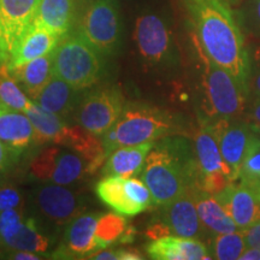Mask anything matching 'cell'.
Returning <instances> with one entry per match:
<instances>
[{
  "instance_id": "obj_1",
  "label": "cell",
  "mask_w": 260,
  "mask_h": 260,
  "mask_svg": "<svg viewBox=\"0 0 260 260\" xmlns=\"http://www.w3.org/2000/svg\"><path fill=\"white\" fill-rule=\"evenodd\" d=\"M182 3L199 53L232 74L248 92L249 52L243 29L229 0Z\"/></svg>"
},
{
  "instance_id": "obj_2",
  "label": "cell",
  "mask_w": 260,
  "mask_h": 260,
  "mask_svg": "<svg viewBox=\"0 0 260 260\" xmlns=\"http://www.w3.org/2000/svg\"><path fill=\"white\" fill-rule=\"evenodd\" d=\"M154 206H162L191 188L199 187L200 171L194 144L180 135H168L155 141L142 169Z\"/></svg>"
},
{
  "instance_id": "obj_3",
  "label": "cell",
  "mask_w": 260,
  "mask_h": 260,
  "mask_svg": "<svg viewBox=\"0 0 260 260\" xmlns=\"http://www.w3.org/2000/svg\"><path fill=\"white\" fill-rule=\"evenodd\" d=\"M178 121L167 110L147 103H126L121 117L103 135L105 159L118 147L158 141L177 132Z\"/></svg>"
},
{
  "instance_id": "obj_4",
  "label": "cell",
  "mask_w": 260,
  "mask_h": 260,
  "mask_svg": "<svg viewBox=\"0 0 260 260\" xmlns=\"http://www.w3.org/2000/svg\"><path fill=\"white\" fill-rule=\"evenodd\" d=\"M200 58L204 67L203 88L206 103V113L201 117V122L241 118L248 104V92L222 67L201 53Z\"/></svg>"
},
{
  "instance_id": "obj_5",
  "label": "cell",
  "mask_w": 260,
  "mask_h": 260,
  "mask_svg": "<svg viewBox=\"0 0 260 260\" xmlns=\"http://www.w3.org/2000/svg\"><path fill=\"white\" fill-rule=\"evenodd\" d=\"M100 56L77 32L65 35L54 50V75L79 90L89 88L102 77Z\"/></svg>"
},
{
  "instance_id": "obj_6",
  "label": "cell",
  "mask_w": 260,
  "mask_h": 260,
  "mask_svg": "<svg viewBox=\"0 0 260 260\" xmlns=\"http://www.w3.org/2000/svg\"><path fill=\"white\" fill-rule=\"evenodd\" d=\"M134 39L142 60L155 69H172L178 54L169 24L161 16L145 14L136 19Z\"/></svg>"
},
{
  "instance_id": "obj_7",
  "label": "cell",
  "mask_w": 260,
  "mask_h": 260,
  "mask_svg": "<svg viewBox=\"0 0 260 260\" xmlns=\"http://www.w3.org/2000/svg\"><path fill=\"white\" fill-rule=\"evenodd\" d=\"M77 34L100 54L115 53L121 35L117 0H90L81 18Z\"/></svg>"
},
{
  "instance_id": "obj_8",
  "label": "cell",
  "mask_w": 260,
  "mask_h": 260,
  "mask_svg": "<svg viewBox=\"0 0 260 260\" xmlns=\"http://www.w3.org/2000/svg\"><path fill=\"white\" fill-rule=\"evenodd\" d=\"M125 106L124 96L116 87H105L86 94L76 110V121L96 136L105 135Z\"/></svg>"
},
{
  "instance_id": "obj_9",
  "label": "cell",
  "mask_w": 260,
  "mask_h": 260,
  "mask_svg": "<svg viewBox=\"0 0 260 260\" xmlns=\"http://www.w3.org/2000/svg\"><path fill=\"white\" fill-rule=\"evenodd\" d=\"M193 144L200 171L199 188L214 195L223 190L229 183L235 182L232 170L220 153L218 142L209 126L204 123H201V126L198 129Z\"/></svg>"
},
{
  "instance_id": "obj_10",
  "label": "cell",
  "mask_w": 260,
  "mask_h": 260,
  "mask_svg": "<svg viewBox=\"0 0 260 260\" xmlns=\"http://www.w3.org/2000/svg\"><path fill=\"white\" fill-rule=\"evenodd\" d=\"M84 159L77 152L61 147H48L41 151L30 164L32 176L40 181L69 186L82 177L86 171Z\"/></svg>"
},
{
  "instance_id": "obj_11",
  "label": "cell",
  "mask_w": 260,
  "mask_h": 260,
  "mask_svg": "<svg viewBox=\"0 0 260 260\" xmlns=\"http://www.w3.org/2000/svg\"><path fill=\"white\" fill-rule=\"evenodd\" d=\"M204 123L209 126L218 142L220 153L225 164L232 170L235 181H239L240 169L243 158L248 148L249 142L254 135L248 121L241 118L217 119V121Z\"/></svg>"
},
{
  "instance_id": "obj_12",
  "label": "cell",
  "mask_w": 260,
  "mask_h": 260,
  "mask_svg": "<svg viewBox=\"0 0 260 260\" xmlns=\"http://www.w3.org/2000/svg\"><path fill=\"white\" fill-rule=\"evenodd\" d=\"M191 189L184 191L169 204L159 206V222L167 228L169 235L188 239H201L209 235L200 220Z\"/></svg>"
},
{
  "instance_id": "obj_13",
  "label": "cell",
  "mask_w": 260,
  "mask_h": 260,
  "mask_svg": "<svg viewBox=\"0 0 260 260\" xmlns=\"http://www.w3.org/2000/svg\"><path fill=\"white\" fill-rule=\"evenodd\" d=\"M214 198L232 217L239 230H246L260 220V198L252 187L240 181L232 182L214 194Z\"/></svg>"
},
{
  "instance_id": "obj_14",
  "label": "cell",
  "mask_w": 260,
  "mask_h": 260,
  "mask_svg": "<svg viewBox=\"0 0 260 260\" xmlns=\"http://www.w3.org/2000/svg\"><path fill=\"white\" fill-rule=\"evenodd\" d=\"M35 203L42 216L57 224L70 223L82 212V203L77 194L56 183L39 188Z\"/></svg>"
},
{
  "instance_id": "obj_15",
  "label": "cell",
  "mask_w": 260,
  "mask_h": 260,
  "mask_svg": "<svg viewBox=\"0 0 260 260\" xmlns=\"http://www.w3.org/2000/svg\"><path fill=\"white\" fill-rule=\"evenodd\" d=\"M99 213H83L69 223L64 234V242L58 254L61 258H88L99 251L95 241V229Z\"/></svg>"
},
{
  "instance_id": "obj_16",
  "label": "cell",
  "mask_w": 260,
  "mask_h": 260,
  "mask_svg": "<svg viewBox=\"0 0 260 260\" xmlns=\"http://www.w3.org/2000/svg\"><path fill=\"white\" fill-rule=\"evenodd\" d=\"M60 40L61 38L48 29L31 23L11 51L8 70L18 69L29 61L51 53L56 50Z\"/></svg>"
},
{
  "instance_id": "obj_17",
  "label": "cell",
  "mask_w": 260,
  "mask_h": 260,
  "mask_svg": "<svg viewBox=\"0 0 260 260\" xmlns=\"http://www.w3.org/2000/svg\"><path fill=\"white\" fill-rule=\"evenodd\" d=\"M149 258L154 260H205L212 259L206 245L199 239L167 235L153 240L146 247Z\"/></svg>"
},
{
  "instance_id": "obj_18",
  "label": "cell",
  "mask_w": 260,
  "mask_h": 260,
  "mask_svg": "<svg viewBox=\"0 0 260 260\" xmlns=\"http://www.w3.org/2000/svg\"><path fill=\"white\" fill-rule=\"evenodd\" d=\"M0 140L8 146L15 157L37 141L34 126L24 112L0 106Z\"/></svg>"
},
{
  "instance_id": "obj_19",
  "label": "cell",
  "mask_w": 260,
  "mask_h": 260,
  "mask_svg": "<svg viewBox=\"0 0 260 260\" xmlns=\"http://www.w3.org/2000/svg\"><path fill=\"white\" fill-rule=\"evenodd\" d=\"M34 102L48 112L67 118L80 105V90L54 75L38 94Z\"/></svg>"
},
{
  "instance_id": "obj_20",
  "label": "cell",
  "mask_w": 260,
  "mask_h": 260,
  "mask_svg": "<svg viewBox=\"0 0 260 260\" xmlns=\"http://www.w3.org/2000/svg\"><path fill=\"white\" fill-rule=\"evenodd\" d=\"M40 0H0V17L4 24L10 53L31 24Z\"/></svg>"
},
{
  "instance_id": "obj_21",
  "label": "cell",
  "mask_w": 260,
  "mask_h": 260,
  "mask_svg": "<svg viewBox=\"0 0 260 260\" xmlns=\"http://www.w3.org/2000/svg\"><path fill=\"white\" fill-rule=\"evenodd\" d=\"M200 220L209 235L234 233L239 228L213 194L195 187L191 189Z\"/></svg>"
},
{
  "instance_id": "obj_22",
  "label": "cell",
  "mask_w": 260,
  "mask_h": 260,
  "mask_svg": "<svg viewBox=\"0 0 260 260\" xmlns=\"http://www.w3.org/2000/svg\"><path fill=\"white\" fill-rule=\"evenodd\" d=\"M155 141L144 142L135 146H124L118 147L106 159L103 174L105 176L113 175L123 178L134 177L144 169L146 158Z\"/></svg>"
},
{
  "instance_id": "obj_23",
  "label": "cell",
  "mask_w": 260,
  "mask_h": 260,
  "mask_svg": "<svg viewBox=\"0 0 260 260\" xmlns=\"http://www.w3.org/2000/svg\"><path fill=\"white\" fill-rule=\"evenodd\" d=\"M75 0H40L31 23L46 28L63 39L74 19Z\"/></svg>"
},
{
  "instance_id": "obj_24",
  "label": "cell",
  "mask_w": 260,
  "mask_h": 260,
  "mask_svg": "<svg viewBox=\"0 0 260 260\" xmlns=\"http://www.w3.org/2000/svg\"><path fill=\"white\" fill-rule=\"evenodd\" d=\"M95 194L104 205L122 216L133 217L144 212L141 207L130 199L125 189V178L121 176H105L98 182Z\"/></svg>"
},
{
  "instance_id": "obj_25",
  "label": "cell",
  "mask_w": 260,
  "mask_h": 260,
  "mask_svg": "<svg viewBox=\"0 0 260 260\" xmlns=\"http://www.w3.org/2000/svg\"><path fill=\"white\" fill-rule=\"evenodd\" d=\"M99 136L92 134L83 126H73L68 128L61 145L74 149L88 161V170L94 171L103 165L106 160L104 155L103 140Z\"/></svg>"
},
{
  "instance_id": "obj_26",
  "label": "cell",
  "mask_w": 260,
  "mask_h": 260,
  "mask_svg": "<svg viewBox=\"0 0 260 260\" xmlns=\"http://www.w3.org/2000/svg\"><path fill=\"white\" fill-rule=\"evenodd\" d=\"M53 59L54 51L46 56L29 61L18 69L10 71L21 82L25 92L32 100L38 96V94L46 86L48 81L54 76Z\"/></svg>"
},
{
  "instance_id": "obj_27",
  "label": "cell",
  "mask_w": 260,
  "mask_h": 260,
  "mask_svg": "<svg viewBox=\"0 0 260 260\" xmlns=\"http://www.w3.org/2000/svg\"><path fill=\"white\" fill-rule=\"evenodd\" d=\"M24 113L29 117L32 126H34L37 141L54 142V144L61 145L65 133L69 128L65 124L64 118H61L56 113L46 111L37 103H34V100L29 103Z\"/></svg>"
},
{
  "instance_id": "obj_28",
  "label": "cell",
  "mask_w": 260,
  "mask_h": 260,
  "mask_svg": "<svg viewBox=\"0 0 260 260\" xmlns=\"http://www.w3.org/2000/svg\"><path fill=\"white\" fill-rule=\"evenodd\" d=\"M6 247L14 251H28L34 253H45L50 247V241L37 225L35 219L23 220L18 232L10 239L3 241Z\"/></svg>"
},
{
  "instance_id": "obj_29",
  "label": "cell",
  "mask_w": 260,
  "mask_h": 260,
  "mask_svg": "<svg viewBox=\"0 0 260 260\" xmlns=\"http://www.w3.org/2000/svg\"><path fill=\"white\" fill-rule=\"evenodd\" d=\"M246 240L242 230L219 234L213 236L210 254L212 259L237 260L246 249Z\"/></svg>"
},
{
  "instance_id": "obj_30",
  "label": "cell",
  "mask_w": 260,
  "mask_h": 260,
  "mask_svg": "<svg viewBox=\"0 0 260 260\" xmlns=\"http://www.w3.org/2000/svg\"><path fill=\"white\" fill-rule=\"evenodd\" d=\"M125 230L126 220L122 214H100L95 229V241L99 249L107 248L112 243L121 241Z\"/></svg>"
},
{
  "instance_id": "obj_31",
  "label": "cell",
  "mask_w": 260,
  "mask_h": 260,
  "mask_svg": "<svg viewBox=\"0 0 260 260\" xmlns=\"http://www.w3.org/2000/svg\"><path fill=\"white\" fill-rule=\"evenodd\" d=\"M239 181L252 187L254 190L260 189V136L255 133L243 158Z\"/></svg>"
},
{
  "instance_id": "obj_32",
  "label": "cell",
  "mask_w": 260,
  "mask_h": 260,
  "mask_svg": "<svg viewBox=\"0 0 260 260\" xmlns=\"http://www.w3.org/2000/svg\"><path fill=\"white\" fill-rule=\"evenodd\" d=\"M0 100L10 109L25 112L30 100L24 95L14 80L8 76L0 77Z\"/></svg>"
},
{
  "instance_id": "obj_33",
  "label": "cell",
  "mask_w": 260,
  "mask_h": 260,
  "mask_svg": "<svg viewBox=\"0 0 260 260\" xmlns=\"http://www.w3.org/2000/svg\"><path fill=\"white\" fill-rule=\"evenodd\" d=\"M243 31L260 39V0H245L236 12Z\"/></svg>"
},
{
  "instance_id": "obj_34",
  "label": "cell",
  "mask_w": 260,
  "mask_h": 260,
  "mask_svg": "<svg viewBox=\"0 0 260 260\" xmlns=\"http://www.w3.org/2000/svg\"><path fill=\"white\" fill-rule=\"evenodd\" d=\"M125 189L130 199L144 211L147 210L151 205H153L151 191H149L147 184L142 180H139L136 177L125 178Z\"/></svg>"
},
{
  "instance_id": "obj_35",
  "label": "cell",
  "mask_w": 260,
  "mask_h": 260,
  "mask_svg": "<svg viewBox=\"0 0 260 260\" xmlns=\"http://www.w3.org/2000/svg\"><path fill=\"white\" fill-rule=\"evenodd\" d=\"M249 52V74H248V94L249 99L260 98V45H255ZM248 99V100H249Z\"/></svg>"
},
{
  "instance_id": "obj_36",
  "label": "cell",
  "mask_w": 260,
  "mask_h": 260,
  "mask_svg": "<svg viewBox=\"0 0 260 260\" xmlns=\"http://www.w3.org/2000/svg\"><path fill=\"white\" fill-rule=\"evenodd\" d=\"M23 224L21 213L16 209L5 210L0 212V239L2 241L14 236Z\"/></svg>"
},
{
  "instance_id": "obj_37",
  "label": "cell",
  "mask_w": 260,
  "mask_h": 260,
  "mask_svg": "<svg viewBox=\"0 0 260 260\" xmlns=\"http://www.w3.org/2000/svg\"><path fill=\"white\" fill-rule=\"evenodd\" d=\"M19 204H21V195L17 189L12 187L0 188V212L16 209Z\"/></svg>"
},
{
  "instance_id": "obj_38",
  "label": "cell",
  "mask_w": 260,
  "mask_h": 260,
  "mask_svg": "<svg viewBox=\"0 0 260 260\" xmlns=\"http://www.w3.org/2000/svg\"><path fill=\"white\" fill-rule=\"evenodd\" d=\"M10 57V48L8 44V38H6V31L3 24L2 17H0V67H5L9 64Z\"/></svg>"
},
{
  "instance_id": "obj_39",
  "label": "cell",
  "mask_w": 260,
  "mask_h": 260,
  "mask_svg": "<svg viewBox=\"0 0 260 260\" xmlns=\"http://www.w3.org/2000/svg\"><path fill=\"white\" fill-rule=\"evenodd\" d=\"M243 235H245L247 246L260 249V220L249 226L248 229L243 230Z\"/></svg>"
},
{
  "instance_id": "obj_40",
  "label": "cell",
  "mask_w": 260,
  "mask_h": 260,
  "mask_svg": "<svg viewBox=\"0 0 260 260\" xmlns=\"http://www.w3.org/2000/svg\"><path fill=\"white\" fill-rule=\"evenodd\" d=\"M245 113L248 122L260 124V98H252L248 100Z\"/></svg>"
},
{
  "instance_id": "obj_41",
  "label": "cell",
  "mask_w": 260,
  "mask_h": 260,
  "mask_svg": "<svg viewBox=\"0 0 260 260\" xmlns=\"http://www.w3.org/2000/svg\"><path fill=\"white\" fill-rule=\"evenodd\" d=\"M15 158L16 157L14 155V153L10 151L8 146L0 140V171L6 170Z\"/></svg>"
},
{
  "instance_id": "obj_42",
  "label": "cell",
  "mask_w": 260,
  "mask_h": 260,
  "mask_svg": "<svg viewBox=\"0 0 260 260\" xmlns=\"http://www.w3.org/2000/svg\"><path fill=\"white\" fill-rule=\"evenodd\" d=\"M89 259H95V260H121V249H116V251H112V249H99V251L94 252L93 254L88 256Z\"/></svg>"
},
{
  "instance_id": "obj_43",
  "label": "cell",
  "mask_w": 260,
  "mask_h": 260,
  "mask_svg": "<svg viewBox=\"0 0 260 260\" xmlns=\"http://www.w3.org/2000/svg\"><path fill=\"white\" fill-rule=\"evenodd\" d=\"M39 253L34 252H28V251H15L11 253V255L9 256L10 259H16V260H39L41 259V256L38 255Z\"/></svg>"
},
{
  "instance_id": "obj_44",
  "label": "cell",
  "mask_w": 260,
  "mask_h": 260,
  "mask_svg": "<svg viewBox=\"0 0 260 260\" xmlns=\"http://www.w3.org/2000/svg\"><path fill=\"white\" fill-rule=\"evenodd\" d=\"M239 260H260V249L247 246Z\"/></svg>"
},
{
  "instance_id": "obj_45",
  "label": "cell",
  "mask_w": 260,
  "mask_h": 260,
  "mask_svg": "<svg viewBox=\"0 0 260 260\" xmlns=\"http://www.w3.org/2000/svg\"><path fill=\"white\" fill-rule=\"evenodd\" d=\"M249 124H251L253 132H254L256 135L260 136V124H256V123H251V122H249Z\"/></svg>"
},
{
  "instance_id": "obj_46",
  "label": "cell",
  "mask_w": 260,
  "mask_h": 260,
  "mask_svg": "<svg viewBox=\"0 0 260 260\" xmlns=\"http://www.w3.org/2000/svg\"><path fill=\"white\" fill-rule=\"evenodd\" d=\"M242 2H245V0H229V3L232 5H240Z\"/></svg>"
},
{
  "instance_id": "obj_47",
  "label": "cell",
  "mask_w": 260,
  "mask_h": 260,
  "mask_svg": "<svg viewBox=\"0 0 260 260\" xmlns=\"http://www.w3.org/2000/svg\"><path fill=\"white\" fill-rule=\"evenodd\" d=\"M256 191V193H258V195H259V198H260V189L259 190H255Z\"/></svg>"
},
{
  "instance_id": "obj_48",
  "label": "cell",
  "mask_w": 260,
  "mask_h": 260,
  "mask_svg": "<svg viewBox=\"0 0 260 260\" xmlns=\"http://www.w3.org/2000/svg\"><path fill=\"white\" fill-rule=\"evenodd\" d=\"M0 106H2V100H0Z\"/></svg>"
}]
</instances>
